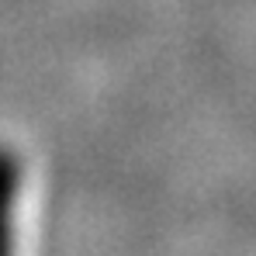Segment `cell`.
<instances>
[{
    "instance_id": "6da1fadb",
    "label": "cell",
    "mask_w": 256,
    "mask_h": 256,
    "mask_svg": "<svg viewBox=\"0 0 256 256\" xmlns=\"http://www.w3.org/2000/svg\"><path fill=\"white\" fill-rule=\"evenodd\" d=\"M14 201H18V166L0 152V256H14Z\"/></svg>"
}]
</instances>
